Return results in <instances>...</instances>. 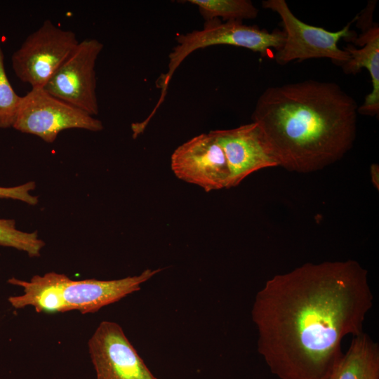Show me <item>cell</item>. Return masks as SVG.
Instances as JSON below:
<instances>
[{"label":"cell","instance_id":"obj_1","mask_svg":"<svg viewBox=\"0 0 379 379\" xmlns=\"http://www.w3.org/2000/svg\"><path fill=\"white\" fill-rule=\"evenodd\" d=\"M373 303L368 272L354 260L306 262L276 274L251 310L258 352L279 379H328L343 338L364 331Z\"/></svg>","mask_w":379,"mask_h":379},{"label":"cell","instance_id":"obj_2","mask_svg":"<svg viewBox=\"0 0 379 379\" xmlns=\"http://www.w3.org/2000/svg\"><path fill=\"white\" fill-rule=\"evenodd\" d=\"M358 107L338 84L305 80L266 88L251 119L278 166L307 173L333 164L352 148Z\"/></svg>","mask_w":379,"mask_h":379},{"label":"cell","instance_id":"obj_3","mask_svg":"<svg viewBox=\"0 0 379 379\" xmlns=\"http://www.w3.org/2000/svg\"><path fill=\"white\" fill-rule=\"evenodd\" d=\"M161 270L146 269L139 275L113 280H73L55 272L34 275L29 281L13 277L8 282L22 287L23 294L11 296L8 301L14 308L31 306L37 312L94 313L140 290L143 283Z\"/></svg>","mask_w":379,"mask_h":379},{"label":"cell","instance_id":"obj_4","mask_svg":"<svg viewBox=\"0 0 379 379\" xmlns=\"http://www.w3.org/2000/svg\"><path fill=\"white\" fill-rule=\"evenodd\" d=\"M177 45L168 55L167 72L161 77V95L155 107L149 115L152 118L161 106L166 95L168 86L175 71L181 62L194 51L215 45H230L249 49L266 55L272 49L279 50L284 44L283 30L269 32L255 25H247L242 21L230 20L222 22L220 19L205 22L201 30H193L176 36Z\"/></svg>","mask_w":379,"mask_h":379},{"label":"cell","instance_id":"obj_5","mask_svg":"<svg viewBox=\"0 0 379 379\" xmlns=\"http://www.w3.org/2000/svg\"><path fill=\"white\" fill-rule=\"evenodd\" d=\"M262 6L277 13L281 20L284 42L274 56L279 65H284L295 60L328 58L342 66L350 59L348 53L340 48L338 43L343 38L350 41L357 35L350 27L357 15L343 29L331 32L301 21L284 0H265Z\"/></svg>","mask_w":379,"mask_h":379},{"label":"cell","instance_id":"obj_6","mask_svg":"<svg viewBox=\"0 0 379 379\" xmlns=\"http://www.w3.org/2000/svg\"><path fill=\"white\" fill-rule=\"evenodd\" d=\"M74 32L46 20L11 57L17 77L32 88H43L78 45Z\"/></svg>","mask_w":379,"mask_h":379},{"label":"cell","instance_id":"obj_7","mask_svg":"<svg viewBox=\"0 0 379 379\" xmlns=\"http://www.w3.org/2000/svg\"><path fill=\"white\" fill-rule=\"evenodd\" d=\"M13 128L51 143L64 130L97 132L103 129V125L100 120L51 95L42 88H32L21 96Z\"/></svg>","mask_w":379,"mask_h":379},{"label":"cell","instance_id":"obj_8","mask_svg":"<svg viewBox=\"0 0 379 379\" xmlns=\"http://www.w3.org/2000/svg\"><path fill=\"white\" fill-rule=\"evenodd\" d=\"M102 48L103 44L95 39L79 41L42 88L93 117L97 115L95 67Z\"/></svg>","mask_w":379,"mask_h":379},{"label":"cell","instance_id":"obj_9","mask_svg":"<svg viewBox=\"0 0 379 379\" xmlns=\"http://www.w3.org/2000/svg\"><path fill=\"white\" fill-rule=\"evenodd\" d=\"M171 167L175 176L206 192L230 188L225 152L211 131L198 135L173 152Z\"/></svg>","mask_w":379,"mask_h":379},{"label":"cell","instance_id":"obj_10","mask_svg":"<svg viewBox=\"0 0 379 379\" xmlns=\"http://www.w3.org/2000/svg\"><path fill=\"white\" fill-rule=\"evenodd\" d=\"M96 379H158L114 321H102L88 342Z\"/></svg>","mask_w":379,"mask_h":379},{"label":"cell","instance_id":"obj_11","mask_svg":"<svg viewBox=\"0 0 379 379\" xmlns=\"http://www.w3.org/2000/svg\"><path fill=\"white\" fill-rule=\"evenodd\" d=\"M211 132L225 152L230 172V188L257 171L278 166L256 123Z\"/></svg>","mask_w":379,"mask_h":379},{"label":"cell","instance_id":"obj_12","mask_svg":"<svg viewBox=\"0 0 379 379\" xmlns=\"http://www.w3.org/2000/svg\"><path fill=\"white\" fill-rule=\"evenodd\" d=\"M361 29L359 36L355 35L350 39L360 48L347 44L343 50L348 53L350 59L341 67L347 74H357L362 68L369 72L372 90L357 112L361 115L374 117L379 114V27L371 23Z\"/></svg>","mask_w":379,"mask_h":379},{"label":"cell","instance_id":"obj_13","mask_svg":"<svg viewBox=\"0 0 379 379\" xmlns=\"http://www.w3.org/2000/svg\"><path fill=\"white\" fill-rule=\"evenodd\" d=\"M328 379H379V345L364 331L350 345Z\"/></svg>","mask_w":379,"mask_h":379},{"label":"cell","instance_id":"obj_14","mask_svg":"<svg viewBox=\"0 0 379 379\" xmlns=\"http://www.w3.org/2000/svg\"><path fill=\"white\" fill-rule=\"evenodd\" d=\"M196 5L205 21L219 19L225 22L254 19L258 9L248 0H188Z\"/></svg>","mask_w":379,"mask_h":379},{"label":"cell","instance_id":"obj_15","mask_svg":"<svg viewBox=\"0 0 379 379\" xmlns=\"http://www.w3.org/2000/svg\"><path fill=\"white\" fill-rule=\"evenodd\" d=\"M0 246L24 251L34 258L40 255L45 243L36 232H22L17 229L14 220L0 218Z\"/></svg>","mask_w":379,"mask_h":379},{"label":"cell","instance_id":"obj_16","mask_svg":"<svg viewBox=\"0 0 379 379\" xmlns=\"http://www.w3.org/2000/svg\"><path fill=\"white\" fill-rule=\"evenodd\" d=\"M6 75L0 39V128L13 127L20 102Z\"/></svg>","mask_w":379,"mask_h":379},{"label":"cell","instance_id":"obj_17","mask_svg":"<svg viewBox=\"0 0 379 379\" xmlns=\"http://www.w3.org/2000/svg\"><path fill=\"white\" fill-rule=\"evenodd\" d=\"M35 187L34 182H28L15 187H0V198L19 200L34 206L39 201L38 197L30 193Z\"/></svg>","mask_w":379,"mask_h":379},{"label":"cell","instance_id":"obj_18","mask_svg":"<svg viewBox=\"0 0 379 379\" xmlns=\"http://www.w3.org/2000/svg\"><path fill=\"white\" fill-rule=\"evenodd\" d=\"M370 175L371 182L375 189H379V166L377 164H373L370 166Z\"/></svg>","mask_w":379,"mask_h":379}]
</instances>
